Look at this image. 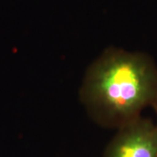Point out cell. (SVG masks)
I'll list each match as a JSON object with an SVG mask.
<instances>
[{"label":"cell","instance_id":"1","mask_svg":"<svg viewBox=\"0 0 157 157\" xmlns=\"http://www.w3.org/2000/svg\"><path fill=\"white\" fill-rule=\"evenodd\" d=\"M81 99L92 117L120 128L157 99V67L142 52L108 49L88 69Z\"/></svg>","mask_w":157,"mask_h":157},{"label":"cell","instance_id":"2","mask_svg":"<svg viewBox=\"0 0 157 157\" xmlns=\"http://www.w3.org/2000/svg\"><path fill=\"white\" fill-rule=\"evenodd\" d=\"M103 157H157V124L140 115L123 125Z\"/></svg>","mask_w":157,"mask_h":157},{"label":"cell","instance_id":"3","mask_svg":"<svg viewBox=\"0 0 157 157\" xmlns=\"http://www.w3.org/2000/svg\"><path fill=\"white\" fill-rule=\"evenodd\" d=\"M153 107L155 108V112H156V113H157V99H156V101H155V103L154 104Z\"/></svg>","mask_w":157,"mask_h":157}]
</instances>
